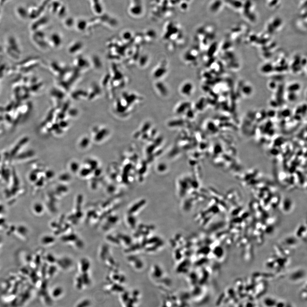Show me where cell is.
Instances as JSON below:
<instances>
[{
  "mask_svg": "<svg viewBox=\"0 0 307 307\" xmlns=\"http://www.w3.org/2000/svg\"><path fill=\"white\" fill-rule=\"evenodd\" d=\"M193 89L192 84L190 83L184 84L182 87L181 92L185 95H189L191 93Z\"/></svg>",
  "mask_w": 307,
  "mask_h": 307,
  "instance_id": "cell-1",
  "label": "cell"
},
{
  "mask_svg": "<svg viewBox=\"0 0 307 307\" xmlns=\"http://www.w3.org/2000/svg\"><path fill=\"white\" fill-rule=\"evenodd\" d=\"M264 304L267 306L272 307L275 305V301L271 298H267L264 300Z\"/></svg>",
  "mask_w": 307,
  "mask_h": 307,
  "instance_id": "cell-2",
  "label": "cell"
},
{
  "mask_svg": "<svg viewBox=\"0 0 307 307\" xmlns=\"http://www.w3.org/2000/svg\"><path fill=\"white\" fill-rule=\"evenodd\" d=\"M300 88V86L298 84H292V85H290L289 87H288V90L290 92H294L295 91H297L298 90H299Z\"/></svg>",
  "mask_w": 307,
  "mask_h": 307,
  "instance_id": "cell-3",
  "label": "cell"
},
{
  "mask_svg": "<svg viewBox=\"0 0 307 307\" xmlns=\"http://www.w3.org/2000/svg\"><path fill=\"white\" fill-rule=\"evenodd\" d=\"M77 237L76 235L74 234L69 235L68 236H66L64 237V240L65 241H73L76 239Z\"/></svg>",
  "mask_w": 307,
  "mask_h": 307,
  "instance_id": "cell-4",
  "label": "cell"
},
{
  "mask_svg": "<svg viewBox=\"0 0 307 307\" xmlns=\"http://www.w3.org/2000/svg\"><path fill=\"white\" fill-rule=\"evenodd\" d=\"M272 69V66L270 65H267L262 68V71L264 72H270Z\"/></svg>",
  "mask_w": 307,
  "mask_h": 307,
  "instance_id": "cell-5",
  "label": "cell"
},
{
  "mask_svg": "<svg viewBox=\"0 0 307 307\" xmlns=\"http://www.w3.org/2000/svg\"><path fill=\"white\" fill-rule=\"evenodd\" d=\"M243 91H244V93H245V94H248L251 93V89L250 87L246 86L244 87Z\"/></svg>",
  "mask_w": 307,
  "mask_h": 307,
  "instance_id": "cell-6",
  "label": "cell"
},
{
  "mask_svg": "<svg viewBox=\"0 0 307 307\" xmlns=\"http://www.w3.org/2000/svg\"><path fill=\"white\" fill-rule=\"evenodd\" d=\"M291 94H290V95L288 96V98H289V100H291V101H294V100L296 99V95L294 94L293 92H291Z\"/></svg>",
  "mask_w": 307,
  "mask_h": 307,
  "instance_id": "cell-7",
  "label": "cell"
}]
</instances>
